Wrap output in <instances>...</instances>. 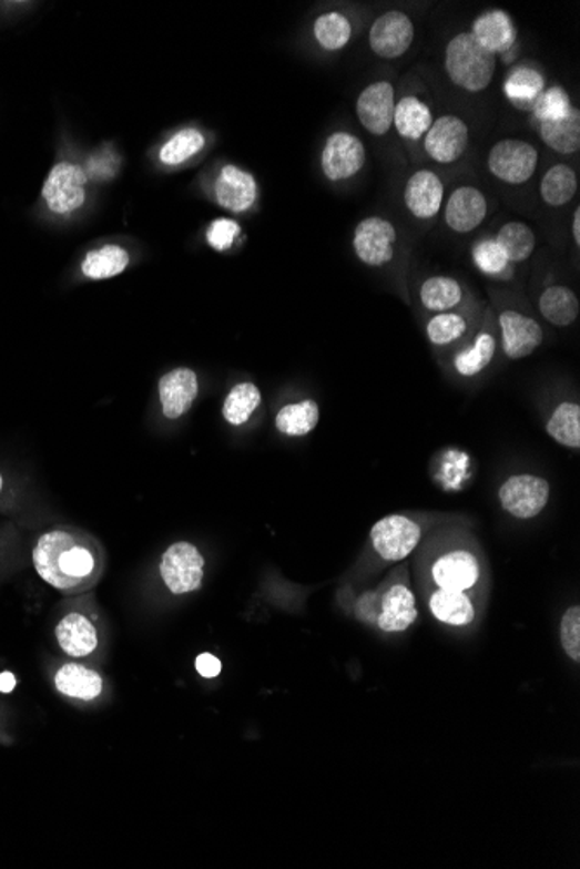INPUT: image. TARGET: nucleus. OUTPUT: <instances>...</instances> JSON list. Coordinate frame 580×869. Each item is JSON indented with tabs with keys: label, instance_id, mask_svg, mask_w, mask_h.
Returning a JSON list of instances; mask_svg holds the SVG:
<instances>
[{
	"label": "nucleus",
	"instance_id": "1",
	"mask_svg": "<svg viewBox=\"0 0 580 869\" xmlns=\"http://www.w3.org/2000/svg\"><path fill=\"white\" fill-rule=\"evenodd\" d=\"M37 574L67 597L84 595L100 582L106 554L96 536L81 528L58 524L37 536L32 549Z\"/></svg>",
	"mask_w": 580,
	"mask_h": 869
},
{
	"label": "nucleus",
	"instance_id": "2",
	"mask_svg": "<svg viewBox=\"0 0 580 869\" xmlns=\"http://www.w3.org/2000/svg\"><path fill=\"white\" fill-rule=\"evenodd\" d=\"M496 54L481 48L471 33H457L445 49V70L457 88L481 92L492 84Z\"/></svg>",
	"mask_w": 580,
	"mask_h": 869
},
{
	"label": "nucleus",
	"instance_id": "3",
	"mask_svg": "<svg viewBox=\"0 0 580 869\" xmlns=\"http://www.w3.org/2000/svg\"><path fill=\"white\" fill-rule=\"evenodd\" d=\"M84 603L82 595L70 597L69 606L54 626L58 646L69 658H91L100 647L98 616Z\"/></svg>",
	"mask_w": 580,
	"mask_h": 869
},
{
	"label": "nucleus",
	"instance_id": "4",
	"mask_svg": "<svg viewBox=\"0 0 580 869\" xmlns=\"http://www.w3.org/2000/svg\"><path fill=\"white\" fill-rule=\"evenodd\" d=\"M88 174L81 165L58 162L42 186V198L57 216L69 217L88 202Z\"/></svg>",
	"mask_w": 580,
	"mask_h": 869
},
{
	"label": "nucleus",
	"instance_id": "5",
	"mask_svg": "<svg viewBox=\"0 0 580 869\" xmlns=\"http://www.w3.org/2000/svg\"><path fill=\"white\" fill-rule=\"evenodd\" d=\"M204 568V555L193 543L176 542L162 554L159 573L171 594L184 595L201 589Z\"/></svg>",
	"mask_w": 580,
	"mask_h": 869
},
{
	"label": "nucleus",
	"instance_id": "6",
	"mask_svg": "<svg viewBox=\"0 0 580 869\" xmlns=\"http://www.w3.org/2000/svg\"><path fill=\"white\" fill-rule=\"evenodd\" d=\"M487 164L493 176L502 183H529L539 164V152L527 141L502 140L493 144Z\"/></svg>",
	"mask_w": 580,
	"mask_h": 869
},
{
	"label": "nucleus",
	"instance_id": "7",
	"mask_svg": "<svg viewBox=\"0 0 580 869\" xmlns=\"http://www.w3.org/2000/svg\"><path fill=\"white\" fill-rule=\"evenodd\" d=\"M365 146L355 134L334 132L325 141L322 152V171L333 183L352 180L365 165Z\"/></svg>",
	"mask_w": 580,
	"mask_h": 869
},
{
	"label": "nucleus",
	"instance_id": "8",
	"mask_svg": "<svg viewBox=\"0 0 580 869\" xmlns=\"http://www.w3.org/2000/svg\"><path fill=\"white\" fill-rule=\"evenodd\" d=\"M500 505L518 519H532L545 511L549 483L539 476H511L499 490Z\"/></svg>",
	"mask_w": 580,
	"mask_h": 869
},
{
	"label": "nucleus",
	"instance_id": "9",
	"mask_svg": "<svg viewBox=\"0 0 580 869\" xmlns=\"http://www.w3.org/2000/svg\"><path fill=\"white\" fill-rule=\"evenodd\" d=\"M397 229L385 217H367L355 227L353 248L358 259L367 266H386L393 259Z\"/></svg>",
	"mask_w": 580,
	"mask_h": 869
},
{
	"label": "nucleus",
	"instance_id": "10",
	"mask_svg": "<svg viewBox=\"0 0 580 869\" xmlns=\"http://www.w3.org/2000/svg\"><path fill=\"white\" fill-rule=\"evenodd\" d=\"M370 540L385 561H401L420 542V526L405 515H386L374 524Z\"/></svg>",
	"mask_w": 580,
	"mask_h": 869
},
{
	"label": "nucleus",
	"instance_id": "11",
	"mask_svg": "<svg viewBox=\"0 0 580 869\" xmlns=\"http://www.w3.org/2000/svg\"><path fill=\"white\" fill-rule=\"evenodd\" d=\"M414 23L401 11H388L380 14L368 33V44L376 57L383 60H397L404 57L414 42Z\"/></svg>",
	"mask_w": 580,
	"mask_h": 869
},
{
	"label": "nucleus",
	"instance_id": "12",
	"mask_svg": "<svg viewBox=\"0 0 580 869\" xmlns=\"http://www.w3.org/2000/svg\"><path fill=\"white\" fill-rule=\"evenodd\" d=\"M468 144V124L457 115H444L433 120L425 136L426 153L437 164H454L465 155Z\"/></svg>",
	"mask_w": 580,
	"mask_h": 869
},
{
	"label": "nucleus",
	"instance_id": "13",
	"mask_svg": "<svg viewBox=\"0 0 580 869\" xmlns=\"http://www.w3.org/2000/svg\"><path fill=\"white\" fill-rule=\"evenodd\" d=\"M52 687L72 702H96L104 691L103 675L81 662H64L51 671Z\"/></svg>",
	"mask_w": 580,
	"mask_h": 869
},
{
	"label": "nucleus",
	"instance_id": "14",
	"mask_svg": "<svg viewBox=\"0 0 580 869\" xmlns=\"http://www.w3.org/2000/svg\"><path fill=\"white\" fill-rule=\"evenodd\" d=\"M395 88L388 80L367 85L357 100V116L360 124L374 136H385L393 127L395 115Z\"/></svg>",
	"mask_w": 580,
	"mask_h": 869
},
{
	"label": "nucleus",
	"instance_id": "15",
	"mask_svg": "<svg viewBox=\"0 0 580 869\" xmlns=\"http://www.w3.org/2000/svg\"><path fill=\"white\" fill-rule=\"evenodd\" d=\"M196 396L199 377L192 368H174L159 380V399L165 419L177 420L186 416L192 410Z\"/></svg>",
	"mask_w": 580,
	"mask_h": 869
},
{
	"label": "nucleus",
	"instance_id": "16",
	"mask_svg": "<svg viewBox=\"0 0 580 869\" xmlns=\"http://www.w3.org/2000/svg\"><path fill=\"white\" fill-rule=\"evenodd\" d=\"M217 204L226 211L242 214L256 204L257 183L251 172L236 165H224L214 183Z\"/></svg>",
	"mask_w": 580,
	"mask_h": 869
},
{
	"label": "nucleus",
	"instance_id": "17",
	"mask_svg": "<svg viewBox=\"0 0 580 869\" xmlns=\"http://www.w3.org/2000/svg\"><path fill=\"white\" fill-rule=\"evenodd\" d=\"M502 347L509 359H523L532 355L545 343V331L539 321L518 311H505L499 316Z\"/></svg>",
	"mask_w": 580,
	"mask_h": 869
},
{
	"label": "nucleus",
	"instance_id": "18",
	"mask_svg": "<svg viewBox=\"0 0 580 869\" xmlns=\"http://www.w3.org/2000/svg\"><path fill=\"white\" fill-rule=\"evenodd\" d=\"M489 204L484 193L475 186H460L448 196L445 223L456 233H471L484 223Z\"/></svg>",
	"mask_w": 580,
	"mask_h": 869
},
{
	"label": "nucleus",
	"instance_id": "19",
	"mask_svg": "<svg viewBox=\"0 0 580 869\" xmlns=\"http://www.w3.org/2000/svg\"><path fill=\"white\" fill-rule=\"evenodd\" d=\"M445 186L435 172L423 168L414 172L405 184L404 202L417 219H431L444 205Z\"/></svg>",
	"mask_w": 580,
	"mask_h": 869
},
{
	"label": "nucleus",
	"instance_id": "20",
	"mask_svg": "<svg viewBox=\"0 0 580 869\" xmlns=\"http://www.w3.org/2000/svg\"><path fill=\"white\" fill-rule=\"evenodd\" d=\"M478 579H480V564L471 552H448L433 566V580L440 589L465 592L471 589Z\"/></svg>",
	"mask_w": 580,
	"mask_h": 869
},
{
	"label": "nucleus",
	"instance_id": "21",
	"mask_svg": "<svg viewBox=\"0 0 580 869\" xmlns=\"http://www.w3.org/2000/svg\"><path fill=\"white\" fill-rule=\"evenodd\" d=\"M469 33L481 48L492 54L509 51L517 40V27L512 23L508 12L500 11V9H492V11L480 14L472 23Z\"/></svg>",
	"mask_w": 580,
	"mask_h": 869
},
{
	"label": "nucleus",
	"instance_id": "22",
	"mask_svg": "<svg viewBox=\"0 0 580 869\" xmlns=\"http://www.w3.org/2000/svg\"><path fill=\"white\" fill-rule=\"evenodd\" d=\"M380 631L404 632L417 620L416 597L405 585H393L380 601Z\"/></svg>",
	"mask_w": 580,
	"mask_h": 869
},
{
	"label": "nucleus",
	"instance_id": "23",
	"mask_svg": "<svg viewBox=\"0 0 580 869\" xmlns=\"http://www.w3.org/2000/svg\"><path fill=\"white\" fill-rule=\"evenodd\" d=\"M129 264H131V254L124 247L106 244L85 254L81 263V273L84 278L101 282L122 275Z\"/></svg>",
	"mask_w": 580,
	"mask_h": 869
},
{
	"label": "nucleus",
	"instance_id": "24",
	"mask_svg": "<svg viewBox=\"0 0 580 869\" xmlns=\"http://www.w3.org/2000/svg\"><path fill=\"white\" fill-rule=\"evenodd\" d=\"M539 311L554 327H570L579 318V297L569 287L552 285L539 297Z\"/></svg>",
	"mask_w": 580,
	"mask_h": 869
},
{
	"label": "nucleus",
	"instance_id": "25",
	"mask_svg": "<svg viewBox=\"0 0 580 869\" xmlns=\"http://www.w3.org/2000/svg\"><path fill=\"white\" fill-rule=\"evenodd\" d=\"M433 124V113L428 104L419 98L404 96L397 101L393 125L405 140L417 141L426 136Z\"/></svg>",
	"mask_w": 580,
	"mask_h": 869
},
{
	"label": "nucleus",
	"instance_id": "26",
	"mask_svg": "<svg viewBox=\"0 0 580 869\" xmlns=\"http://www.w3.org/2000/svg\"><path fill=\"white\" fill-rule=\"evenodd\" d=\"M433 616L447 625L465 626L475 620V606L462 591L440 589L429 599Z\"/></svg>",
	"mask_w": 580,
	"mask_h": 869
},
{
	"label": "nucleus",
	"instance_id": "27",
	"mask_svg": "<svg viewBox=\"0 0 580 869\" xmlns=\"http://www.w3.org/2000/svg\"><path fill=\"white\" fill-rule=\"evenodd\" d=\"M320 422V407L313 399L299 403L285 405L275 417L276 431L288 438H303L315 431Z\"/></svg>",
	"mask_w": 580,
	"mask_h": 869
},
{
	"label": "nucleus",
	"instance_id": "28",
	"mask_svg": "<svg viewBox=\"0 0 580 869\" xmlns=\"http://www.w3.org/2000/svg\"><path fill=\"white\" fill-rule=\"evenodd\" d=\"M540 140L560 155H573L580 150V112L573 109L569 116L557 122H540Z\"/></svg>",
	"mask_w": 580,
	"mask_h": 869
},
{
	"label": "nucleus",
	"instance_id": "29",
	"mask_svg": "<svg viewBox=\"0 0 580 869\" xmlns=\"http://www.w3.org/2000/svg\"><path fill=\"white\" fill-rule=\"evenodd\" d=\"M545 89V75L530 67H517L509 73L505 84L506 96L523 110H532Z\"/></svg>",
	"mask_w": 580,
	"mask_h": 869
},
{
	"label": "nucleus",
	"instance_id": "30",
	"mask_svg": "<svg viewBox=\"0 0 580 869\" xmlns=\"http://www.w3.org/2000/svg\"><path fill=\"white\" fill-rule=\"evenodd\" d=\"M579 190V180L570 165H552L540 181V196L549 207H563L570 204Z\"/></svg>",
	"mask_w": 580,
	"mask_h": 869
},
{
	"label": "nucleus",
	"instance_id": "31",
	"mask_svg": "<svg viewBox=\"0 0 580 869\" xmlns=\"http://www.w3.org/2000/svg\"><path fill=\"white\" fill-rule=\"evenodd\" d=\"M261 405L260 387L254 382H238L232 387L223 403V417L230 426L241 427L253 419Z\"/></svg>",
	"mask_w": 580,
	"mask_h": 869
},
{
	"label": "nucleus",
	"instance_id": "32",
	"mask_svg": "<svg viewBox=\"0 0 580 869\" xmlns=\"http://www.w3.org/2000/svg\"><path fill=\"white\" fill-rule=\"evenodd\" d=\"M205 149V136L199 129H181L162 144L159 160L165 167H180Z\"/></svg>",
	"mask_w": 580,
	"mask_h": 869
},
{
	"label": "nucleus",
	"instance_id": "33",
	"mask_svg": "<svg viewBox=\"0 0 580 869\" xmlns=\"http://www.w3.org/2000/svg\"><path fill=\"white\" fill-rule=\"evenodd\" d=\"M549 438L554 439L561 447L570 448V450H579L580 448V407L579 403H564L558 405L549 417L548 426H546Z\"/></svg>",
	"mask_w": 580,
	"mask_h": 869
},
{
	"label": "nucleus",
	"instance_id": "34",
	"mask_svg": "<svg viewBox=\"0 0 580 869\" xmlns=\"http://www.w3.org/2000/svg\"><path fill=\"white\" fill-rule=\"evenodd\" d=\"M497 244L505 251L509 263H523L529 259L536 248V233L529 224L521 221H511L500 227L496 238Z\"/></svg>",
	"mask_w": 580,
	"mask_h": 869
},
{
	"label": "nucleus",
	"instance_id": "35",
	"mask_svg": "<svg viewBox=\"0 0 580 869\" xmlns=\"http://www.w3.org/2000/svg\"><path fill=\"white\" fill-rule=\"evenodd\" d=\"M462 300V287L448 276H433L420 287V303L428 311L447 313Z\"/></svg>",
	"mask_w": 580,
	"mask_h": 869
},
{
	"label": "nucleus",
	"instance_id": "36",
	"mask_svg": "<svg viewBox=\"0 0 580 869\" xmlns=\"http://www.w3.org/2000/svg\"><path fill=\"white\" fill-rule=\"evenodd\" d=\"M352 23L348 18L340 12L330 11L325 12L322 17L316 18L313 24V35L316 42L327 51H339L346 48L349 40H352Z\"/></svg>",
	"mask_w": 580,
	"mask_h": 869
},
{
	"label": "nucleus",
	"instance_id": "37",
	"mask_svg": "<svg viewBox=\"0 0 580 869\" xmlns=\"http://www.w3.org/2000/svg\"><path fill=\"white\" fill-rule=\"evenodd\" d=\"M497 344L492 334H480L477 337V343L469 347L468 351L459 352L454 359V367L457 374L462 377H475L485 368L492 364L493 355H496Z\"/></svg>",
	"mask_w": 580,
	"mask_h": 869
},
{
	"label": "nucleus",
	"instance_id": "38",
	"mask_svg": "<svg viewBox=\"0 0 580 869\" xmlns=\"http://www.w3.org/2000/svg\"><path fill=\"white\" fill-rule=\"evenodd\" d=\"M576 109L572 101H570L569 92L564 91L561 85H552V88L545 89L540 94L537 103L533 104V116L540 122H557L569 116L570 112Z\"/></svg>",
	"mask_w": 580,
	"mask_h": 869
},
{
	"label": "nucleus",
	"instance_id": "39",
	"mask_svg": "<svg viewBox=\"0 0 580 869\" xmlns=\"http://www.w3.org/2000/svg\"><path fill=\"white\" fill-rule=\"evenodd\" d=\"M468 324L457 313H438L426 325L429 343L435 346H448L465 336Z\"/></svg>",
	"mask_w": 580,
	"mask_h": 869
},
{
	"label": "nucleus",
	"instance_id": "40",
	"mask_svg": "<svg viewBox=\"0 0 580 869\" xmlns=\"http://www.w3.org/2000/svg\"><path fill=\"white\" fill-rule=\"evenodd\" d=\"M472 260L485 275L500 276L508 272L509 259L496 239H484L472 248Z\"/></svg>",
	"mask_w": 580,
	"mask_h": 869
},
{
	"label": "nucleus",
	"instance_id": "41",
	"mask_svg": "<svg viewBox=\"0 0 580 869\" xmlns=\"http://www.w3.org/2000/svg\"><path fill=\"white\" fill-rule=\"evenodd\" d=\"M242 227L236 221L228 217H220L208 224L207 244L208 247L217 252H228L235 244V239L241 236Z\"/></svg>",
	"mask_w": 580,
	"mask_h": 869
},
{
	"label": "nucleus",
	"instance_id": "42",
	"mask_svg": "<svg viewBox=\"0 0 580 869\" xmlns=\"http://www.w3.org/2000/svg\"><path fill=\"white\" fill-rule=\"evenodd\" d=\"M561 644L573 662H580V607L567 610L561 620Z\"/></svg>",
	"mask_w": 580,
	"mask_h": 869
},
{
	"label": "nucleus",
	"instance_id": "43",
	"mask_svg": "<svg viewBox=\"0 0 580 869\" xmlns=\"http://www.w3.org/2000/svg\"><path fill=\"white\" fill-rule=\"evenodd\" d=\"M18 491L9 483L8 476L0 471V512L2 514H17L20 511Z\"/></svg>",
	"mask_w": 580,
	"mask_h": 869
},
{
	"label": "nucleus",
	"instance_id": "44",
	"mask_svg": "<svg viewBox=\"0 0 580 869\" xmlns=\"http://www.w3.org/2000/svg\"><path fill=\"white\" fill-rule=\"evenodd\" d=\"M195 668L201 677L214 678L221 674L223 665H221L220 658H216L214 654L202 653L199 654V658L195 660Z\"/></svg>",
	"mask_w": 580,
	"mask_h": 869
},
{
	"label": "nucleus",
	"instance_id": "45",
	"mask_svg": "<svg viewBox=\"0 0 580 869\" xmlns=\"http://www.w3.org/2000/svg\"><path fill=\"white\" fill-rule=\"evenodd\" d=\"M17 687V677L11 672L0 674V693H11Z\"/></svg>",
	"mask_w": 580,
	"mask_h": 869
},
{
	"label": "nucleus",
	"instance_id": "46",
	"mask_svg": "<svg viewBox=\"0 0 580 869\" xmlns=\"http://www.w3.org/2000/svg\"><path fill=\"white\" fill-rule=\"evenodd\" d=\"M12 530L0 531V568H2V559H4L6 546L11 545Z\"/></svg>",
	"mask_w": 580,
	"mask_h": 869
},
{
	"label": "nucleus",
	"instance_id": "47",
	"mask_svg": "<svg viewBox=\"0 0 580 869\" xmlns=\"http://www.w3.org/2000/svg\"><path fill=\"white\" fill-rule=\"evenodd\" d=\"M572 235H573V242H576L577 245H580V208L579 207H577L576 212H573Z\"/></svg>",
	"mask_w": 580,
	"mask_h": 869
},
{
	"label": "nucleus",
	"instance_id": "48",
	"mask_svg": "<svg viewBox=\"0 0 580 869\" xmlns=\"http://www.w3.org/2000/svg\"><path fill=\"white\" fill-rule=\"evenodd\" d=\"M0 743H9V738L2 729H0Z\"/></svg>",
	"mask_w": 580,
	"mask_h": 869
}]
</instances>
